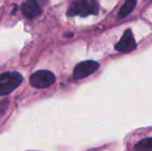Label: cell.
<instances>
[{
	"mask_svg": "<svg viewBox=\"0 0 152 151\" xmlns=\"http://www.w3.org/2000/svg\"><path fill=\"white\" fill-rule=\"evenodd\" d=\"M56 81L55 75L49 71H37L30 77V84L36 89H45L52 86Z\"/></svg>",
	"mask_w": 152,
	"mask_h": 151,
	"instance_id": "3",
	"label": "cell"
},
{
	"mask_svg": "<svg viewBox=\"0 0 152 151\" xmlns=\"http://www.w3.org/2000/svg\"><path fill=\"white\" fill-rule=\"evenodd\" d=\"M134 149L138 150H152V138H146V139L141 140L139 143L134 145Z\"/></svg>",
	"mask_w": 152,
	"mask_h": 151,
	"instance_id": "8",
	"label": "cell"
},
{
	"mask_svg": "<svg viewBox=\"0 0 152 151\" xmlns=\"http://www.w3.org/2000/svg\"><path fill=\"white\" fill-rule=\"evenodd\" d=\"M72 35H74L72 33H66L65 36H66V37H72Z\"/></svg>",
	"mask_w": 152,
	"mask_h": 151,
	"instance_id": "10",
	"label": "cell"
},
{
	"mask_svg": "<svg viewBox=\"0 0 152 151\" xmlns=\"http://www.w3.org/2000/svg\"><path fill=\"white\" fill-rule=\"evenodd\" d=\"M21 10H22L23 16L29 20H32L42 14V9L35 0H26L22 4Z\"/></svg>",
	"mask_w": 152,
	"mask_h": 151,
	"instance_id": "6",
	"label": "cell"
},
{
	"mask_svg": "<svg viewBox=\"0 0 152 151\" xmlns=\"http://www.w3.org/2000/svg\"><path fill=\"white\" fill-rule=\"evenodd\" d=\"M137 1L138 0H125V3L121 6V8L118 12L119 18H125L126 16H128L134 9L137 5Z\"/></svg>",
	"mask_w": 152,
	"mask_h": 151,
	"instance_id": "7",
	"label": "cell"
},
{
	"mask_svg": "<svg viewBox=\"0 0 152 151\" xmlns=\"http://www.w3.org/2000/svg\"><path fill=\"white\" fill-rule=\"evenodd\" d=\"M98 14V5L96 0H72L67 9L68 17H87Z\"/></svg>",
	"mask_w": 152,
	"mask_h": 151,
	"instance_id": "1",
	"label": "cell"
},
{
	"mask_svg": "<svg viewBox=\"0 0 152 151\" xmlns=\"http://www.w3.org/2000/svg\"><path fill=\"white\" fill-rule=\"evenodd\" d=\"M137 48V44L134 37L132 35V31L130 29H126L123 35L115 46L116 51L120 53H129Z\"/></svg>",
	"mask_w": 152,
	"mask_h": 151,
	"instance_id": "5",
	"label": "cell"
},
{
	"mask_svg": "<svg viewBox=\"0 0 152 151\" xmlns=\"http://www.w3.org/2000/svg\"><path fill=\"white\" fill-rule=\"evenodd\" d=\"M151 1H152V0H151Z\"/></svg>",
	"mask_w": 152,
	"mask_h": 151,
	"instance_id": "11",
	"label": "cell"
},
{
	"mask_svg": "<svg viewBox=\"0 0 152 151\" xmlns=\"http://www.w3.org/2000/svg\"><path fill=\"white\" fill-rule=\"evenodd\" d=\"M99 67V63L93 60H87L80 62L78 65H76L74 69V76L75 79H84L88 76L94 74Z\"/></svg>",
	"mask_w": 152,
	"mask_h": 151,
	"instance_id": "4",
	"label": "cell"
},
{
	"mask_svg": "<svg viewBox=\"0 0 152 151\" xmlns=\"http://www.w3.org/2000/svg\"><path fill=\"white\" fill-rule=\"evenodd\" d=\"M7 106H8V101H4V103L0 104V116H1L2 113L6 110Z\"/></svg>",
	"mask_w": 152,
	"mask_h": 151,
	"instance_id": "9",
	"label": "cell"
},
{
	"mask_svg": "<svg viewBox=\"0 0 152 151\" xmlns=\"http://www.w3.org/2000/svg\"><path fill=\"white\" fill-rule=\"evenodd\" d=\"M23 77L19 73H4L0 75V95H7L21 85Z\"/></svg>",
	"mask_w": 152,
	"mask_h": 151,
	"instance_id": "2",
	"label": "cell"
}]
</instances>
